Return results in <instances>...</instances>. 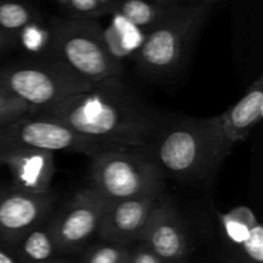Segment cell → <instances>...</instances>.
<instances>
[{"label":"cell","instance_id":"obj_24","mask_svg":"<svg viewBox=\"0 0 263 263\" xmlns=\"http://www.w3.org/2000/svg\"><path fill=\"white\" fill-rule=\"evenodd\" d=\"M0 263H20V262L13 257V254L10 253V252H8L7 249L0 247Z\"/></svg>","mask_w":263,"mask_h":263},{"label":"cell","instance_id":"obj_19","mask_svg":"<svg viewBox=\"0 0 263 263\" xmlns=\"http://www.w3.org/2000/svg\"><path fill=\"white\" fill-rule=\"evenodd\" d=\"M33 113V109L17 98L0 90V127L21 117Z\"/></svg>","mask_w":263,"mask_h":263},{"label":"cell","instance_id":"obj_3","mask_svg":"<svg viewBox=\"0 0 263 263\" xmlns=\"http://www.w3.org/2000/svg\"><path fill=\"white\" fill-rule=\"evenodd\" d=\"M162 176L148 149L105 148L91 156L90 187L108 202L162 193Z\"/></svg>","mask_w":263,"mask_h":263},{"label":"cell","instance_id":"obj_25","mask_svg":"<svg viewBox=\"0 0 263 263\" xmlns=\"http://www.w3.org/2000/svg\"><path fill=\"white\" fill-rule=\"evenodd\" d=\"M53 263H57V262H53Z\"/></svg>","mask_w":263,"mask_h":263},{"label":"cell","instance_id":"obj_13","mask_svg":"<svg viewBox=\"0 0 263 263\" xmlns=\"http://www.w3.org/2000/svg\"><path fill=\"white\" fill-rule=\"evenodd\" d=\"M217 217L222 243L235 263H263V229L253 211L239 205Z\"/></svg>","mask_w":263,"mask_h":263},{"label":"cell","instance_id":"obj_23","mask_svg":"<svg viewBox=\"0 0 263 263\" xmlns=\"http://www.w3.org/2000/svg\"><path fill=\"white\" fill-rule=\"evenodd\" d=\"M13 46V37L0 28V54L9 50Z\"/></svg>","mask_w":263,"mask_h":263},{"label":"cell","instance_id":"obj_20","mask_svg":"<svg viewBox=\"0 0 263 263\" xmlns=\"http://www.w3.org/2000/svg\"><path fill=\"white\" fill-rule=\"evenodd\" d=\"M18 35H20L23 46L28 51L39 54L45 51L46 49L48 50L50 49L51 50V39L49 37V35L45 31L40 30V28H36L35 26H26Z\"/></svg>","mask_w":263,"mask_h":263},{"label":"cell","instance_id":"obj_4","mask_svg":"<svg viewBox=\"0 0 263 263\" xmlns=\"http://www.w3.org/2000/svg\"><path fill=\"white\" fill-rule=\"evenodd\" d=\"M92 86L49 57L27 59L0 68V90L30 105L33 113Z\"/></svg>","mask_w":263,"mask_h":263},{"label":"cell","instance_id":"obj_9","mask_svg":"<svg viewBox=\"0 0 263 263\" xmlns=\"http://www.w3.org/2000/svg\"><path fill=\"white\" fill-rule=\"evenodd\" d=\"M263 117V77L259 76L235 104L222 113L204 118L221 159L246 140Z\"/></svg>","mask_w":263,"mask_h":263},{"label":"cell","instance_id":"obj_16","mask_svg":"<svg viewBox=\"0 0 263 263\" xmlns=\"http://www.w3.org/2000/svg\"><path fill=\"white\" fill-rule=\"evenodd\" d=\"M131 247L104 241L87 249L81 263H128Z\"/></svg>","mask_w":263,"mask_h":263},{"label":"cell","instance_id":"obj_5","mask_svg":"<svg viewBox=\"0 0 263 263\" xmlns=\"http://www.w3.org/2000/svg\"><path fill=\"white\" fill-rule=\"evenodd\" d=\"M89 84L120 79L122 67L94 27L72 22L59 26L51 39V55Z\"/></svg>","mask_w":263,"mask_h":263},{"label":"cell","instance_id":"obj_1","mask_svg":"<svg viewBox=\"0 0 263 263\" xmlns=\"http://www.w3.org/2000/svg\"><path fill=\"white\" fill-rule=\"evenodd\" d=\"M32 116L58 121L103 148L148 149L163 125L120 79L95 84Z\"/></svg>","mask_w":263,"mask_h":263},{"label":"cell","instance_id":"obj_8","mask_svg":"<svg viewBox=\"0 0 263 263\" xmlns=\"http://www.w3.org/2000/svg\"><path fill=\"white\" fill-rule=\"evenodd\" d=\"M107 203L108 200L97 190L86 187L49 221L59 253L79 251L94 234H98Z\"/></svg>","mask_w":263,"mask_h":263},{"label":"cell","instance_id":"obj_11","mask_svg":"<svg viewBox=\"0 0 263 263\" xmlns=\"http://www.w3.org/2000/svg\"><path fill=\"white\" fill-rule=\"evenodd\" d=\"M138 243L166 263H181L186 257V229L180 213L163 193L152 210Z\"/></svg>","mask_w":263,"mask_h":263},{"label":"cell","instance_id":"obj_18","mask_svg":"<svg viewBox=\"0 0 263 263\" xmlns=\"http://www.w3.org/2000/svg\"><path fill=\"white\" fill-rule=\"evenodd\" d=\"M121 17L134 27H148L157 22L159 14L144 0H126L121 5Z\"/></svg>","mask_w":263,"mask_h":263},{"label":"cell","instance_id":"obj_12","mask_svg":"<svg viewBox=\"0 0 263 263\" xmlns=\"http://www.w3.org/2000/svg\"><path fill=\"white\" fill-rule=\"evenodd\" d=\"M161 194L156 193L108 202L100 220L98 235L104 241L125 246L139 241L141 231Z\"/></svg>","mask_w":263,"mask_h":263},{"label":"cell","instance_id":"obj_2","mask_svg":"<svg viewBox=\"0 0 263 263\" xmlns=\"http://www.w3.org/2000/svg\"><path fill=\"white\" fill-rule=\"evenodd\" d=\"M148 151L162 174L182 180L211 176L223 162L204 118L163 123Z\"/></svg>","mask_w":263,"mask_h":263},{"label":"cell","instance_id":"obj_21","mask_svg":"<svg viewBox=\"0 0 263 263\" xmlns=\"http://www.w3.org/2000/svg\"><path fill=\"white\" fill-rule=\"evenodd\" d=\"M128 263H166L149 251L145 246L139 243L138 246L131 248V256Z\"/></svg>","mask_w":263,"mask_h":263},{"label":"cell","instance_id":"obj_17","mask_svg":"<svg viewBox=\"0 0 263 263\" xmlns=\"http://www.w3.org/2000/svg\"><path fill=\"white\" fill-rule=\"evenodd\" d=\"M30 22L31 13L25 5L15 2H0V28L8 35L20 33Z\"/></svg>","mask_w":263,"mask_h":263},{"label":"cell","instance_id":"obj_14","mask_svg":"<svg viewBox=\"0 0 263 263\" xmlns=\"http://www.w3.org/2000/svg\"><path fill=\"white\" fill-rule=\"evenodd\" d=\"M9 170L13 186L30 193H49L55 171L54 153L40 149H20L0 158V167Z\"/></svg>","mask_w":263,"mask_h":263},{"label":"cell","instance_id":"obj_6","mask_svg":"<svg viewBox=\"0 0 263 263\" xmlns=\"http://www.w3.org/2000/svg\"><path fill=\"white\" fill-rule=\"evenodd\" d=\"M200 20V9L182 10L162 18L136 51L140 68L154 76H166L176 71L185 59Z\"/></svg>","mask_w":263,"mask_h":263},{"label":"cell","instance_id":"obj_22","mask_svg":"<svg viewBox=\"0 0 263 263\" xmlns=\"http://www.w3.org/2000/svg\"><path fill=\"white\" fill-rule=\"evenodd\" d=\"M69 4L76 12L84 14L97 13L103 7L102 0H69Z\"/></svg>","mask_w":263,"mask_h":263},{"label":"cell","instance_id":"obj_15","mask_svg":"<svg viewBox=\"0 0 263 263\" xmlns=\"http://www.w3.org/2000/svg\"><path fill=\"white\" fill-rule=\"evenodd\" d=\"M8 252L20 263H53L59 253L50 223H40L26 233Z\"/></svg>","mask_w":263,"mask_h":263},{"label":"cell","instance_id":"obj_7","mask_svg":"<svg viewBox=\"0 0 263 263\" xmlns=\"http://www.w3.org/2000/svg\"><path fill=\"white\" fill-rule=\"evenodd\" d=\"M20 149H40L53 153L74 152L91 157L105 148L58 121L30 115L0 127V158Z\"/></svg>","mask_w":263,"mask_h":263},{"label":"cell","instance_id":"obj_10","mask_svg":"<svg viewBox=\"0 0 263 263\" xmlns=\"http://www.w3.org/2000/svg\"><path fill=\"white\" fill-rule=\"evenodd\" d=\"M53 207L50 193H30L12 186L0 190V247L9 249L44 222Z\"/></svg>","mask_w":263,"mask_h":263}]
</instances>
